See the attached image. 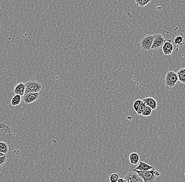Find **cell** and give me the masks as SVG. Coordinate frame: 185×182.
<instances>
[{
    "label": "cell",
    "mask_w": 185,
    "mask_h": 182,
    "mask_svg": "<svg viewBox=\"0 0 185 182\" xmlns=\"http://www.w3.org/2000/svg\"><path fill=\"white\" fill-rule=\"evenodd\" d=\"M25 93H40L42 90V84L36 80H31L25 83Z\"/></svg>",
    "instance_id": "cell-1"
},
{
    "label": "cell",
    "mask_w": 185,
    "mask_h": 182,
    "mask_svg": "<svg viewBox=\"0 0 185 182\" xmlns=\"http://www.w3.org/2000/svg\"><path fill=\"white\" fill-rule=\"evenodd\" d=\"M155 169L148 171H140V170H133L137 173L140 177H142L144 182H155L156 180V176L154 174Z\"/></svg>",
    "instance_id": "cell-2"
},
{
    "label": "cell",
    "mask_w": 185,
    "mask_h": 182,
    "mask_svg": "<svg viewBox=\"0 0 185 182\" xmlns=\"http://www.w3.org/2000/svg\"><path fill=\"white\" fill-rule=\"evenodd\" d=\"M179 81L177 74L173 71H169L165 77L166 85L169 88H173Z\"/></svg>",
    "instance_id": "cell-3"
},
{
    "label": "cell",
    "mask_w": 185,
    "mask_h": 182,
    "mask_svg": "<svg viewBox=\"0 0 185 182\" xmlns=\"http://www.w3.org/2000/svg\"><path fill=\"white\" fill-rule=\"evenodd\" d=\"M155 35H147L144 37L140 42V46L142 50L145 51H149L152 48Z\"/></svg>",
    "instance_id": "cell-4"
},
{
    "label": "cell",
    "mask_w": 185,
    "mask_h": 182,
    "mask_svg": "<svg viewBox=\"0 0 185 182\" xmlns=\"http://www.w3.org/2000/svg\"><path fill=\"white\" fill-rule=\"evenodd\" d=\"M166 41V40L162 34H155V37L153 40L151 50H159L162 49Z\"/></svg>",
    "instance_id": "cell-5"
},
{
    "label": "cell",
    "mask_w": 185,
    "mask_h": 182,
    "mask_svg": "<svg viewBox=\"0 0 185 182\" xmlns=\"http://www.w3.org/2000/svg\"><path fill=\"white\" fill-rule=\"evenodd\" d=\"M124 179L127 182H144L142 177L133 170L125 174Z\"/></svg>",
    "instance_id": "cell-6"
},
{
    "label": "cell",
    "mask_w": 185,
    "mask_h": 182,
    "mask_svg": "<svg viewBox=\"0 0 185 182\" xmlns=\"http://www.w3.org/2000/svg\"><path fill=\"white\" fill-rule=\"evenodd\" d=\"M40 93H25L22 96L23 101L26 104H31L37 101L39 98Z\"/></svg>",
    "instance_id": "cell-7"
},
{
    "label": "cell",
    "mask_w": 185,
    "mask_h": 182,
    "mask_svg": "<svg viewBox=\"0 0 185 182\" xmlns=\"http://www.w3.org/2000/svg\"><path fill=\"white\" fill-rule=\"evenodd\" d=\"M162 50L164 55H172L173 51V45L172 40H167L162 47Z\"/></svg>",
    "instance_id": "cell-8"
},
{
    "label": "cell",
    "mask_w": 185,
    "mask_h": 182,
    "mask_svg": "<svg viewBox=\"0 0 185 182\" xmlns=\"http://www.w3.org/2000/svg\"><path fill=\"white\" fill-rule=\"evenodd\" d=\"M142 100L146 106L149 107L150 108H152L153 110L156 109L157 108V101L156 100L155 98H153L152 97L144 98Z\"/></svg>",
    "instance_id": "cell-9"
},
{
    "label": "cell",
    "mask_w": 185,
    "mask_h": 182,
    "mask_svg": "<svg viewBox=\"0 0 185 182\" xmlns=\"http://www.w3.org/2000/svg\"><path fill=\"white\" fill-rule=\"evenodd\" d=\"M25 88L26 86L25 83L22 82L18 83L14 88V93L15 94H18L22 97L25 94Z\"/></svg>",
    "instance_id": "cell-10"
},
{
    "label": "cell",
    "mask_w": 185,
    "mask_h": 182,
    "mask_svg": "<svg viewBox=\"0 0 185 182\" xmlns=\"http://www.w3.org/2000/svg\"><path fill=\"white\" fill-rule=\"evenodd\" d=\"M154 169L153 166L150 165L142 161H140L137 167L135 168V170H140V171H148V170H152Z\"/></svg>",
    "instance_id": "cell-11"
},
{
    "label": "cell",
    "mask_w": 185,
    "mask_h": 182,
    "mask_svg": "<svg viewBox=\"0 0 185 182\" xmlns=\"http://www.w3.org/2000/svg\"><path fill=\"white\" fill-rule=\"evenodd\" d=\"M185 40V36L183 35V34H180L177 35V36L175 37L173 43L177 46V48L176 50H178L179 47L185 45V43H184Z\"/></svg>",
    "instance_id": "cell-12"
},
{
    "label": "cell",
    "mask_w": 185,
    "mask_h": 182,
    "mask_svg": "<svg viewBox=\"0 0 185 182\" xmlns=\"http://www.w3.org/2000/svg\"><path fill=\"white\" fill-rule=\"evenodd\" d=\"M129 159L130 163L133 165H136L140 162V157L137 153L133 152L130 153L129 156Z\"/></svg>",
    "instance_id": "cell-13"
},
{
    "label": "cell",
    "mask_w": 185,
    "mask_h": 182,
    "mask_svg": "<svg viewBox=\"0 0 185 182\" xmlns=\"http://www.w3.org/2000/svg\"><path fill=\"white\" fill-rule=\"evenodd\" d=\"M21 102H22V96L18 94H15V96H14L11 99V104L12 106L15 107L19 105Z\"/></svg>",
    "instance_id": "cell-14"
},
{
    "label": "cell",
    "mask_w": 185,
    "mask_h": 182,
    "mask_svg": "<svg viewBox=\"0 0 185 182\" xmlns=\"http://www.w3.org/2000/svg\"><path fill=\"white\" fill-rule=\"evenodd\" d=\"M8 151L9 148L7 143L4 141H0V152L6 155L8 152Z\"/></svg>",
    "instance_id": "cell-15"
},
{
    "label": "cell",
    "mask_w": 185,
    "mask_h": 182,
    "mask_svg": "<svg viewBox=\"0 0 185 182\" xmlns=\"http://www.w3.org/2000/svg\"><path fill=\"white\" fill-rule=\"evenodd\" d=\"M179 81L185 84V68H181L177 71Z\"/></svg>",
    "instance_id": "cell-16"
},
{
    "label": "cell",
    "mask_w": 185,
    "mask_h": 182,
    "mask_svg": "<svg viewBox=\"0 0 185 182\" xmlns=\"http://www.w3.org/2000/svg\"><path fill=\"white\" fill-rule=\"evenodd\" d=\"M151 0H135V3L141 7H143L150 2Z\"/></svg>",
    "instance_id": "cell-17"
},
{
    "label": "cell",
    "mask_w": 185,
    "mask_h": 182,
    "mask_svg": "<svg viewBox=\"0 0 185 182\" xmlns=\"http://www.w3.org/2000/svg\"><path fill=\"white\" fill-rule=\"evenodd\" d=\"M152 111L153 110L152 109V108H150L148 106H146L143 113H142V115L144 117H148L152 114Z\"/></svg>",
    "instance_id": "cell-18"
},
{
    "label": "cell",
    "mask_w": 185,
    "mask_h": 182,
    "mask_svg": "<svg viewBox=\"0 0 185 182\" xmlns=\"http://www.w3.org/2000/svg\"><path fill=\"white\" fill-rule=\"evenodd\" d=\"M119 179V177L117 173H113L110 176V182H117Z\"/></svg>",
    "instance_id": "cell-19"
},
{
    "label": "cell",
    "mask_w": 185,
    "mask_h": 182,
    "mask_svg": "<svg viewBox=\"0 0 185 182\" xmlns=\"http://www.w3.org/2000/svg\"><path fill=\"white\" fill-rule=\"evenodd\" d=\"M142 100L137 99L134 103L133 108L135 111L137 113V110L139 109V107L142 103Z\"/></svg>",
    "instance_id": "cell-20"
},
{
    "label": "cell",
    "mask_w": 185,
    "mask_h": 182,
    "mask_svg": "<svg viewBox=\"0 0 185 182\" xmlns=\"http://www.w3.org/2000/svg\"><path fill=\"white\" fill-rule=\"evenodd\" d=\"M146 107V106L143 103V101H142V103L140 104L139 107V109L137 110V114H139V115H142V113H143V111H144V110L145 109Z\"/></svg>",
    "instance_id": "cell-21"
},
{
    "label": "cell",
    "mask_w": 185,
    "mask_h": 182,
    "mask_svg": "<svg viewBox=\"0 0 185 182\" xmlns=\"http://www.w3.org/2000/svg\"><path fill=\"white\" fill-rule=\"evenodd\" d=\"M7 157L6 155L2 156V157H0V167H2L3 166L5 165V163L7 162Z\"/></svg>",
    "instance_id": "cell-22"
},
{
    "label": "cell",
    "mask_w": 185,
    "mask_h": 182,
    "mask_svg": "<svg viewBox=\"0 0 185 182\" xmlns=\"http://www.w3.org/2000/svg\"><path fill=\"white\" fill-rule=\"evenodd\" d=\"M154 174L156 177H158V176H159L160 175V173L158 171H157V170H154Z\"/></svg>",
    "instance_id": "cell-23"
},
{
    "label": "cell",
    "mask_w": 185,
    "mask_h": 182,
    "mask_svg": "<svg viewBox=\"0 0 185 182\" xmlns=\"http://www.w3.org/2000/svg\"><path fill=\"white\" fill-rule=\"evenodd\" d=\"M117 182H127V180H126L125 179H122V178H119V180Z\"/></svg>",
    "instance_id": "cell-24"
},
{
    "label": "cell",
    "mask_w": 185,
    "mask_h": 182,
    "mask_svg": "<svg viewBox=\"0 0 185 182\" xmlns=\"http://www.w3.org/2000/svg\"><path fill=\"white\" fill-rule=\"evenodd\" d=\"M5 156V155L3 154L2 153L0 152V157H2V156Z\"/></svg>",
    "instance_id": "cell-25"
}]
</instances>
